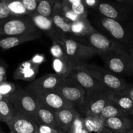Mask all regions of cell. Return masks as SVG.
<instances>
[{"instance_id":"cell-1","label":"cell","mask_w":133,"mask_h":133,"mask_svg":"<svg viewBox=\"0 0 133 133\" xmlns=\"http://www.w3.org/2000/svg\"><path fill=\"white\" fill-rule=\"evenodd\" d=\"M106 69L117 75H130V49L123 44L113 41L108 50L99 55Z\"/></svg>"},{"instance_id":"cell-2","label":"cell","mask_w":133,"mask_h":133,"mask_svg":"<svg viewBox=\"0 0 133 133\" xmlns=\"http://www.w3.org/2000/svg\"><path fill=\"white\" fill-rule=\"evenodd\" d=\"M98 23L101 29L109 35L111 40L127 47H133V20L119 22L100 16Z\"/></svg>"},{"instance_id":"cell-3","label":"cell","mask_w":133,"mask_h":133,"mask_svg":"<svg viewBox=\"0 0 133 133\" xmlns=\"http://www.w3.org/2000/svg\"><path fill=\"white\" fill-rule=\"evenodd\" d=\"M82 70L97 79L105 88L112 91L123 90L126 86L125 79L113 74L107 69L95 64H87L82 66Z\"/></svg>"},{"instance_id":"cell-4","label":"cell","mask_w":133,"mask_h":133,"mask_svg":"<svg viewBox=\"0 0 133 133\" xmlns=\"http://www.w3.org/2000/svg\"><path fill=\"white\" fill-rule=\"evenodd\" d=\"M61 40L65 43L68 60L73 69L87 64V61L96 55L91 48L76 40L69 38Z\"/></svg>"},{"instance_id":"cell-5","label":"cell","mask_w":133,"mask_h":133,"mask_svg":"<svg viewBox=\"0 0 133 133\" xmlns=\"http://www.w3.org/2000/svg\"><path fill=\"white\" fill-rule=\"evenodd\" d=\"M38 32L41 31L35 27L28 16L0 19V35H19Z\"/></svg>"},{"instance_id":"cell-6","label":"cell","mask_w":133,"mask_h":133,"mask_svg":"<svg viewBox=\"0 0 133 133\" xmlns=\"http://www.w3.org/2000/svg\"><path fill=\"white\" fill-rule=\"evenodd\" d=\"M9 100L19 112L34 119L38 107V99L34 95L21 87H16Z\"/></svg>"},{"instance_id":"cell-7","label":"cell","mask_w":133,"mask_h":133,"mask_svg":"<svg viewBox=\"0 0 133 133\" xmlns=\"http://www.w3.org/2000/svg\"><path fill=\"white\" fill-rule=\"evenodd\" d=\"M58 92L67 101L80 108L83 103L86 90L72 78L68 77L57 88Z\"/></svg>"},{"instance_id":"cell-8","label":"cell","mask_w":133,"mask_h":133,"mask_svg":"<svg viewBox=\"0 0 133 133\" xmlns=\"http://www.w3.org/2000/svg\"><path fill=\"white\" fill-rule=\"evenodd\" d=\"M69 38L75 40L87 45L95 52V54L99 56L108 50L113 42V40L100 33L96 29H95L84 36H70Z\"/></svg>"},{"instance_id":"cell-9","label":"cell","mask_w":133,"mask_h":133,"mask_svg":"<svg viewBox=\"0 0 133 133\" xmlns=\"http://www.w3.org/2000/svg\"><path fill=\"white\" fill-rule=\"evenodd\" d=\"M65 78L56 74H47L35 79L26 87V90L32 94L48 91H56Z\"/></svg>"},{"instance_id":"cell-10","label":"cell","mask_w":133,"mask_h":133,"mask_svg":"<svg viewBox=\"0 0 133 133\" xmlns=\"http://www.w3.org/2000/svg\"><path fill=\"white\" fill-rule=\"evenodd\" d=\"M107 91L86 94L83 103L80 107L86 116L100 115L108 100L106 96Z\"/></svg>"},{"instance_id":"cell-11","label":"cell","mask_w":133,"mask_h":133,"mask_svg":"<svg viewBox=\"0 0 133 133\" xmlns=\"http://www.w3.org/2000/svg\"><path fill=\"white\" fill-rule=\"evenodd\" d=\"M35 27L40 31L45 33L52 40L67 38L68 35L59 29L53 23L52 17H46L34 12L28 16Z\"/></svg>"},{"instance_id":"cell-12","label":"cell","mask_w":133,"mask_h":133,"mask_svg":"<svg viewBox=\"0 0 133 133\" xmlns=\"http://www.w3.org/2000/svg\"><path fill=\"white\" fill-rule=\"evenodd\" d=\"M96 10L102 16L119 22H126L130 19V13L129 8L110 1L100 0Z\"/></svg>"},{"instance_id":"cell-13","label":"cell","mask_w":133,"mask_h":133,"mask_svg":"<svg viewBox=\"0 0 133 133\" xmlns=\"http://www.w3.org/2000/svg\"><path fill=\"white\" fill-rule=\"evenodd\" d=\"M34 96L39 101L54 111L73 109L76 107L74 104L67 101L56 91L41 92L36 94Z\"/></svg>"},{"instance_id":"cell-14","label":"cell","mask_w":133,"mask_h":133,"mask_svg":"<svg viewBox=\"0 0 133 133\" xmlns=\"http://www.w3.org/2000/svg\"><path fill=\"white\" fill-rule=\"evenodd\" d=\"M69 77L78 82L86 90V94L98 91L110 90L105 88L97 79L81 68L74 69Z\"/></svg>"},{"instance_id":"cell-15","label":"cell","mask_w":133,"mask_h":133,"mask_svg":"<svg viewBox=\"0 0 133 133\" xmlns=\"http://www.w3.org/2000/svg\"><path fill=\"white\" fill-rule=\"evenodd\" d=\"M7 125L13 133H38V125L35 121L19 112Z\"/></svg>"},{"instance_id":"cell-16","label":"cell","mask_w":133,"mask_h":133,"mask_svg":"<svg viewBox=\"0 0 133 133\" xmlns=\"http://www.w3.org/2000/svg\"><path fill=\"white\" fill-rule=\"evenodd\" d=\"M42 32H30L19 35H0V48L4 50L12 49L27 42L41 37Z\"/></svg>"},{"instance_id":"cell-17","label":"cell","mask_w":133,"mask_h":133,"mask_svg":"<svg viewBox=\"0 0 133 133\" xmlns=\"http://www.w3.org/2000/svg\"><path fill=\"white\" fill-rule=\"evenodd\" d=\"M34 120L37 123V125H46L60 129L57 125L54 110L50 109L39 100H38L37 110Z\"/></svg>"},{"instance_id":"cell-18","label":"cell","mask_w":133,"mask_h":133,"mask_svg":"<svg viewBox=\"0 0 133 133\" xmlns=\"http://www.w3.org/2000/svg\"><path fill=\"white\" fill-rule=\"evenodd\" d=\"M39 66L34 64L31 61H27L22 62L17 67L13 74V78L17 80L32 82L35 79L39 73Z\"/></svg>"},{"instance_id":"cell-19","label":"cell","mask_w":133,"mask_h":133,"mask_svg":"<svg viewBox=\"0 0 133 133\" xmlns=\"http://www.w3.org/2000/svg\"><path fill=\"white\" fill-rule=\"evenodd\" d=\"M104 127L116 133H123L133 128V119L118 116L104 119Z\"/></svg>"},{"instance_id":"cell-20","label":"cell","mask_w":133,"mask_h":133,"mask_svg":"<svg viewBox=\"0 0 133 133\" xmlns=\"http://www.w3.org/2000/svg\"><path fill=\"white\" fill-rule=\"evenodd\" d=\"M106 96L108 99L116 103L123 110L133 118V101L124 90H108L106 92Z\"/></svg>"},{"instance_id":"cell-21","label":"cell","mask_w":133,"mask_h":133,"mask_svg":"<svg viewBox=\"0 0 133 133\" xmlns=\"http://www.w3.org/2000/svg\"><path fill=\"white\" fill-rule=\"evenodd\" d=\"M78 113L74 108L55 111L56 120L60 129L66 133Z\"/></svg>"},{"instance_id":"cell-22","label":"cell","mask_w":133,"mask_h":133,"mask_svg":"<svg viewBox=\"0 0 133 133\" xmlns=\"http://www.w3.org/2000/svg\"><path fill=\"white\" fill-rule=\"evenodd\" d=\"M52 19L55 25L59 29L65 32L68 36L70 35L71 22H69L63 14L62 10H61V1H59V0L56 3L54 9H53V11L52 15Z\"/></svg>"},{"instance_id":"cell-23","label":"cell","mask_w":133,"mask_h":133,"mask_svg":"<svg viewBox=\"0 0 133 133\" xmlns=\"http://www.w3.org/2000/svg\"><path fill=\"white\" fill-rule=\"evenodd\" d=\"M95 29L87 18H81L79 20L72 22L70 24V34L67 36H77L82 37L88 35Z\"/></svg>"},{"instance_id":"cell-24","label":"cell","mask_w":133,"mask_h":133,"mask_svg":"<svg viewBox=\"0 0 133 133\" xmlns=\"http://www.w3.org/2000/svg\"><path fill=\"white\" fill-rule=\"evenodd\" d=\"M100 116L104 118V119L118 116L132 118L128 113H126L125 110H123L116 103L110 99H108L106 103L105 106H104V109H103L102 111L100 114Z\"/></svg>"},{"instance_id":"cell-25","label":"cell","mask_w":133,"mask_h":133,"mask_svg":"<svg viewBox=\"0 0 133 133\" xmlns=\"http://www.w3.org/2000/svg\"><path fill=\"white\" fill-rule=\"evenodd\" d=\"M83 124L89 132L99 133L104 128V119L99 116H87L83 117Z\"/></svg>"},{"instance_id":"cell-26","label":"cell","mask_w":133,"mask_h":133,"mask_svg":"<svg viewBox=\"0 0 133 133\" xmlns=\"http://www.w3.org/2000/svg\"><path fill=\"white\" fill-rule=\"evenodd\" d=\"M18 112L9 99L0 101V122L7 124L13 119Z\"/></svg>"},{"instance_id":"cell-27","label":"cell","mask_w":133,"mask_h":133,"mask_svg":"<svg viewBox=\"0 0 133 133\" xmlns=\"http://www.w3.org/2000/svg\"><path fill=\"white\" fill-rule=\"evenodd\" d=\"M52 68L55 74L63 78H67L74 69L70 62L65 60L53 58Z\"/></svg>"},{"instance_id":"cell-28","label":"cell","mask_w":133,"mask_h":133,"mask_svg":"<svg viewBox=\"0 0 133 133\" xmlns=\"http://www.w3.org/2000/svg\"><path fill=\"white\" fill-rule=\"evenodd\" d=\"M7 7L10 14L15 17L28 16L29 13L20 0H0Z\"/></svg>"},{"instance_id":"cell-29","label":"cell","mask_w":133,"mask_h":133,"mask_svg":"<svg viewBox=\"0 0 133 133\" xmlns=\"http://www.w3.org/2000/svg\"><path fill=\"white\" fill-rule=\"evenodd\" d=\"M61 5L71 9L73 12L83 18H87V8L82 0H62Z\"/></svg>"},{"instance_id":"cell-30","label":"cell","mask_w":133,"mask_h":133,"mask_svg":"<svg viewBox=\"0 0 133 133\" xmlns=\"http://www.w3.org/2000/svg\"><path fill=\"white\" fill-rule=\"evenodd\" d=\"M50 51L53 58H59V59L69 61L66 55L65 44L61 39H55L52 40Z\"/></svg>"},{"instance_id":"cell-31","label":"cell","mask_w":133,"mask_h":133,"mask_svg":"<svg viewBox=\"0 0 133 133\" xmlns=\"http://www.w3.org/2000/svg\"><path fill=\"white\" fill-rule=\"evenodd\" d=\"M58 0H40L38 3L37 12L46 17H52L53 9Z\"/></svg>"},{"instance_id":"cell-32","label":"cell","mask_w":133,"mask_h":133,"mask_svg":"<svg viewBox=\"0 0 133 133\" xmlns=\"http://www.w3.org/2000/svg\"><path fill=\"white\" fill-rule=\"evenodd\" d=\"M83 128V117L78 113L66 133H80Z\"/></svg>"},{"instance_id":"cell-33","label":"cell","mask_w":133,"mask_h":133,"mask_svg":"<svg viewBox=\"0 0 133 133\" xmlns=\"http://www.w3.org/2000/svg\"><path fill=\"white\" fill-rule=\"evenodd\" d=\"M16 89V84L11 82L5 81L0 83V94L7 99H9V97L14 93Z\"/></svg>"},{"instance_id":"cell-34","label":"cell","mask_w":133,"mask_h":133,"mask_svg":"<svg viewBox=\"0 0 133 133\" xmlns=\"http://www.w3.org/2000/svg\"><path fill=\"white\" fill-rule=\"evenodd\" d=\"M61 10H62V13L64 16H65V18L71 23L76 22V21L80 19L81 18H83L80 16H78L77 14H76L71 9L62 5H61Z\"/></svg>"},{"instance_id":"cell-35","label":"cell","mask_w":133,"mask_h":133,"mask_svg":"<svg viewBox=\"0 0 133 133\" xmlns=\"http://www.w3.org/2000/svg\"><path fill=\"white\" fill-rule=\"evenodd\" d=\"M20 1L27 11L28 12L29 15L36 12L38 6V2L36 0H20Z\"/></svg>"},{"instance_id":"cell-36","label":"cell","mask_w":133,"mask_h":133,"mask_svg":"<svg viewBox=\"0 0 133 133\" xmlns=\"http://www.w3.org/2000/svg\"><path fill=\"white\" fill-rule=\"evenodd\" d=\"M38 133H65L59 129L46 125H38Z\"/></svg>"},{"instance_id":"cell-37","label":"cell","mask_w":133,"mask_h":133,"mask_svg":"<svg viewBox=\"0 0 133 133\" xmlns=\"http://www.w3.org/2000/svg\"><path fill=\"white\" fill-rule=\"evenodd\" d=\"M8 66L3 59H0V83L7 81V72Z\"/></svg>"},{"instance_id":"cell-38","label":"cell","mask_w":133,"mask_h":133,"mask_svg":"<svg viewBox=\"0 0 133 133\" xmlns=\"http://www.w3.org/2000/svg\"><path fill=\"white\" fill-rule=\"evenodd\" d=\"M13 17L5 4L0 1V19Z\"/></svg>"},{"instance_id":"cell-39","label":"cell","mask_w":133,"mask_h":133,"mask_svg":"<svg viewBox=\"0 0 133 133\" xmlns=\"http://www.w3.org/2000/svg\"><path fill=\"white\" fill-rule=\"evenodd\" d=\"M45 60L46 58L43 55L36 54L30 59V61H31V62H33L34 64L37 65V66H40L42 64L44 63Z\"/></svg>"},{"instance_id":"cell-40","label":"cell","mask_w":133,"mask_h":133,"mask_svg":"<svg viewBox=\"0 0 133 133\" xmlns=\"http://www.w3.org/2000/svg\"><path fill=\"white\" fill-rule=\"evenodd\" d=\"M82 1L87 9L96 10L100 0H82Z\"/></svg>"},{"instance_id":"cell-41","label":"cell","mask_w":133,"mask_h":133,"mask_svg":"<svg viewBox=\"0 0 133 133\" xmlns=\"http://www.w3.org/2000/svg\"><path fill=\"white\" fill-rule=\"evenodd\" d=\"M124 92L131 98L133 101V84H126V87L123 90Z\"/></svg>"},{"instance_id":"cell-42","label":"cell","mask_w":133,"mask_h":133,"mask_svg":"<svg viewBox=\"0 0 133 133\" xmlns=\"http://www.w3.org/2000/svg\"><path fill=\"white\" fill-rule=\"evenodd\" d=\"M118 2L119 4L125 6L126 8H129V6H131V0H116Z\"/></svg>"},{"instance_id":"cell-43","label":"cell","mask_w":133,"mask_h":133,"mask_svg":"<svg viewBox=\"0 0 133 133\" xmlns=\"http://www.w3.org/2000/svg\"><path fill=\"white\" fill-rule=\"evenodd\" d=\"M130 69H131V74L133 75V49H130Z\"/></svg>"},{"instance_id":"cell-44","label":"cell","mask_w":133,"mask_h":133,"mask_svg":"<svg viewBox=\"0 0 133 133\" xmlns=\"http://www.w3.org/2000/svg\"><path fill=\"white\" fill-rule=\"evenodd\" d=\"M99 133H116V132H113V131H111V130H110V129H108L104 127V128L102 130V131H100Z\"/></svg>"},{"instance_id":"cell-45","label":"cell","mask_w":133,"mask_h":133,"mask_svg":"<svg viewBox=\"0 0 133 133\" xmlns=\"http://www.w3.org/2000/svg\"><path fill=\"white\" fill-rule=\"evenodd\" d=\"M5 99H9L6 98V97H5L4 96H1V95L0 94V101H3V100H5Z\"/></svg>"},{"instance_id":"cell-46","label":"cell","mask_w":133,"mask_h":133,"mask_svg":"<svg viewBox=\"0 0 133 133\" xmlns=\"http://www.w3.org/2000/svg\"><path fill=\"white\" fill-rule=\"evenodd\" d=\"M80 133H91V132H89V131H87V129H85V127H84V128L83 129V130L82 131V132H81Z\"/></svg>"},{"instance_id":"cell-47","label":"cell","mask_w":133,"mask_h":133,"mask_svg":"<svg viewBox=\"0 0 133 133\" xmlns=\"http://www.w3.org/2000/svg\"><path fill=\"white\" fill-rule=\"evenodd\" d=\"M123 133H133V128L130 129V130H129V131H127L126 132H123Z\"/></svg>"},{"instance_id":"cell-48","label":"cell","mask_w":133,"mask_h":133,"mask_svg":"<svg viewBox=\"0 0 133 133\" xmlns=\"http://www.w3.org/2000/svg\"><path fill=\"white\" fill-rule=\"evenodd\" d=\"M3 132H4V131H3L2 129H1V126H0V133H3Z\"/></svg>"},{"instance_id":"cell-49","label":"cell","mask_w":133,"mask_h":133,"mask_svg":"<svg viewBox=\"0 0 133 133\" xmlns=\"http://www.w3.org/2000/svg\"><path fill=\"white\" fill-rule=\"evenodd\" d=\"M131 5H132V7L133 8V0L132 1V3H131Z\"/></svg>"},{"instance_id":"cell-50","label":"cell","mask_w":133,"mask_h":133,"mask_svg":"<svg viewBox=\"0 0 133 133\" xmlns=\"http://www.w3.org/2000/svg\"><path fill=\"white\" fill-rule=\"evenodd\" d=\"M3 133H13V132H4Z\"/></svg>"},{"instance_id":"cell-51","label":"cell","mask_w":133,"mask_h":133,"mask_svg":"<svg viewBox=\"0 0 133 133\" xmlns=\"http://www.w3.org/2000/svg\"><path fill=\"white\" fill-rule=\"evenodd\" d=\"M36 1H37V2H38V3H39V1H40V0H36Z\"/></svg>"},{"instance_id":"cell-52","label":"cell","mask_w":133,"mask_h":133,"mask_svg":"<svg viewBox=\"0 0 133 133\" xmlns=\"http://www.w3.org/2000/svg\"><path fill=\"white\" fill-rule=\"evenodd\" d=\"M130 49H133V47H132V48H130Z\"/></svg>"},{"instance_id":"cell-53","label":"cell","mask_w":133,"mask_h":133,"mask_svg":"<svg viewBox=\"0 0 133 133\" xmlns=\"http://www.w3.org/2000/svg\"><path fill=\"white\" fill-rule=\"evenodd\" d=\"M132 0H131V3H132Z\"/></svg>"},{"instance_id":"cell-54","label":"cell","mask_w":133,"mask_h":133,"mask_svg":"<svg viewBox=\"0 0 133 133\" xmlns=\"http://www.w3.org/2000/svg\"><path fill=\"white\" fill-rule=\"evenodd\" d=\"M132 119H133V118H132Z\"/></svg>"}]
</instances>
